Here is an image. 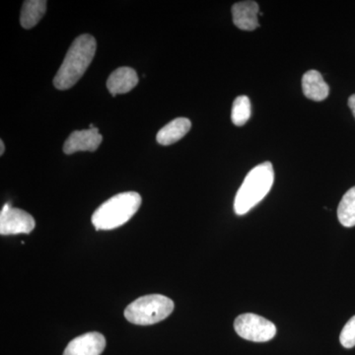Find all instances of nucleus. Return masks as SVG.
<instances>
[{"label":"nucleus","instance_id":"9b49d317","mask_svg":"<svg viewBox=\"0 0 355 355\" xmlns=\"http://www.w3.org/2000/svg\"><path fill=\"white\" fill-rule=\"evenodd\" d=\"M303 93L313 101H323L330 94V88L317 70H309L302 77Z\"/></svg>","mask_w":355,"mask_h":355},{"label":"nucleus","instance_id":"ddd939ff","mask_svg":"<svg viewBox=\"0 0 355 355\" xmlns=\"http://www.w3.org/2000/svg\"><path fill=\"white\" fill-rule=\"evenodd\" d=\"M46 11V0H28L23 4L20 22L25 29H31L40 22Z\"/></svg>","mask_w":355,"mask_h":355},{"label":"nucleus","instance_id":"0eeeda50","mask_svg":"<svg viewBox=\"0 0 355 355\" xmlns=\"http://www.w3.org/2000/svg\"><path fill=\"white\" fill-rule=\"evenodd\" d=\"M106 347V338L98 331L77 336L67 345L62 355H101Z\"/></svg>","mask_w":355,"mask_h":355},{"label":"nucleus","instance_id":"1a4fd4ad","mask_svg":"<svg viewBox=\"0 0 355 355\" xmlns=\"http://www.w3.org/2000/svg\"><path fill=\"white\" fill-rule=\"evenodd\" d=\"M233 22L244 31H254L259 27V6L254 1L237 2L232 7Z\"/></svg>","mask_w":355,"mask_h":355},{"label":"nucleus","instance_id":"4468645a","mask_svg":"<svg viewBox=\"0 0 355 355\" xmlns=\"http://www.w3.org/2000/svg\"><path fill=\"white\" fill-rule=\"evenodd\" d=\"M338 217L345 227L355 226V187L343 196L338 209Z\"/></svg>","mask_w":355,"mask_h":355},{"label":"nucleus","instance_id":"20e7f679","mask_svg":"<svg viewBox=\"0 0 355 355\" xmlns=\"http://www.w3.org/2000/svg\"><path fill=\"white\" fill-rule=\"evenodd\" d=\"M174 310L171 299L159 294L142 296L125 308V317L130 323L148 326L163 321Z\"/></svg>","mask_w":355,"mask_h":355},{"label":"nucleus","instance_id":"f03ea898","mask_svg":"<svg viewBox=\"0 0 355 355\" xmlns=\"http://www.w3.org/2000/svg\"><path fill=\"white\" fill-rule=\"evenodd\" d=\"M275 181L272 164L268 161L257 166L248 173L237 191L234 210L237 216H244L260 203L272 189Z\"/></svg>","mask_w":355,"mask_h":355},{"label":"nucleus","instance_id":"6e6552de","mask_svg":"<svg viewBox=\"0 0 355 355\" xmlns=\"http://www.w3.org/2000/svg\"><path fill=\"white\" fill-rule=\"evenodd\" d=\"M103 137L98 128L76 130L65 140L64 151L65 154H73L78 151H95L100 146Z\"/></svg>","mask_w":355,"mask_h":355},{"label":"nucleus","instance_id":"423d86ee","mask_svg":"<svg viewBox=\"0 0 355 355\" xmlns=\"http://www.w3.org/2000/svg\"><path fill=\"white\" fill-rule=\"evenodd\" d=\"M36 222L31 214L23 209H15L9 203L4 205L0 212V234H29L34 230Z\"/></svg>","mask_w":355,"mask_h":355},{"label":"nucleus","instance_id":"39448f33","mask_svg":"<svg viewBox=\"0 0 355 355\" xmlns=\"http://www.w3.org/2000/svg\"><path fill=\"white\" fill-rule=\"evenodd\" d=\"M234 329L238 336L254 343L272 340L277 334L275 324L259 315L247 313L236 318Z\"/></svg>","mask_w":355,"mask_h":355},{"label":"nucleus","instance_id":"2eb2a0df","mask_svg":"<svg viewBox=\"0 0 355 355\" xmlns=\"http://www.w3.org/2000/svg\"><path fill=\"white\" fill-rule=\"evenodd\" d=\"M251 118V102L247 96H239L233 103L232 119L233 123L237 127H242Z\"/></svg>","mask_w":355,"mask_h":355},{"label":"nucleus","instance_id":"f257e3e1","mask_svg":"<svg viewBox=\"0 0 355 355\" xmlns=\"http://www.w3.org/2000/svg\"><path fill=\"white\" fill-rule=\"evenodd\" d=\"M96 46V40L91 35H81L74 40L53 78L55 88L67 90L78 83L94 58Z\"/></svg>","mask_w":355,"mask_h":355},{"label":"nucleus","instance_id":"dca6fc26","mask_svg":"<svg viewBox=\"0 0 355 355\" xmlns=\"http://www.w3.org/2000/svg\"><path fill=\"white\" fill-rule=\"evenodd\" d=\"M340 340L345 349H352L355 347V316L352 317L343 327Z\"/></svg>","mask_w":355,"mask_h":355},{"label":"nucleus","instance_id":"9d476101","mask_svg":"<svg viewBox=\"0 0 355 355\" xmlns=\"http://www.w3.org/2000/svg\"><path fill=\"white\" fill-rule=\"evenodd\" d=\"M139 83L137 71L130 67H120L114 70L107 81V87L113 96L125 94L132 91Z\"/></svg>","mask_w":355,"mask_h":355},{"label":"nucleus","instance_id":"7ed1b4c3","mask_svg":"<svg viewBox=\"0 0 355 355\" xmlns=\"http://www.w3.org/2000/svg\"><path fill=\"white\" fill-rule=\"evenodd\" d=\"M141 197L135 191L119 193L100 205L92 216L96 230H112L120 227L139 209Z\"/></svg>","mask_w":355,"mask_h":355},{"label":"nucleus","instance_id":"f3484780","mask_svg":"<svg viewBox=\"0 0 355 355\" xmlns=\"http://www.w3.org/2000/svg\"><path fill=\"white\" fill-rule=\"evenodd\" d=\"M349 107L352 110L355 118V95L350 96L349 99Z\"/></svg>","mask_w":355,"mask_h":355},{"label":"nucleus","instance_id":"f8f14e48","mask_svg":"<svg viewBox=\"0 0 355 355\" xmlns=\"http://www.w3.org/2000/svg\"><path fill=\"white\" fill-rule=\"evenodd\" d=\"M191 121L187 118H178L170 121L164 128H161L157 133V142L161 146H170L183 139L184 135L191 130Z\"/></svg>","mask_w":355,"mask_h":355},{"label":"nucleus","instance_id":"a211bd4d","mask_svg":"<svg viewBox=\"0 0 355 355\" xmlns=\"http://www.w3.org/2000/svg\"><path fill=\"white\" fill-rule=\"evenodd\" d=\"M4 150H6V146H4L3 141H0V155H3Z\"/></svg>","mask_w":355,"mask_h":355}]
</instances>
